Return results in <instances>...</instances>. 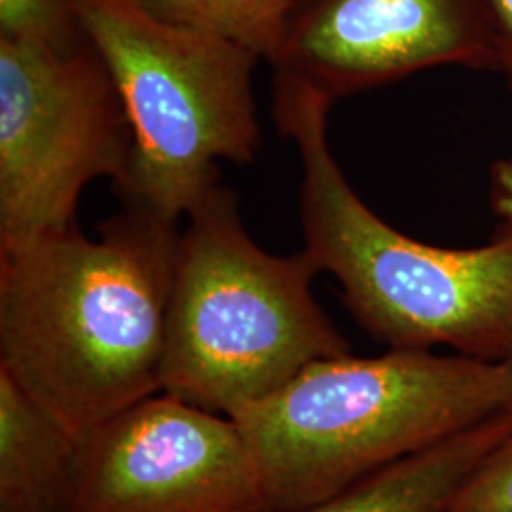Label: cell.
I'll list each match as a JSON object with an SVG mask.
<instances>
[{
	"mask_svg": "<svg viewBox=\"0 0 512 512\" xmlns=\"http://www.w3.org/2000/svg\"><path fill=\"white\" fill-rule=\"evenodd\" d=\"M0 251V370L80 439L162 391L177 224L124 207Z\"/></svg>",
	"mask_w": 512,
	"mask_h": 512,
	"instance_id": "obj_1",
	"label": "cell"
},
{
	"mask_svg": "<svg viewBox=\"0 0 512 512\" xmlns=\"http://www.w3.org/2000/svg\"><path fill=\"white\" fill-rule=\"evenodd\" d=\"M330 107L310 88L274 80L275 124L302 160L304 249L336 277L355 323L389 349L512 359V234L499 228L482 247L448 249L389 226L332 156Z\"/></svg>",
	"mask_w": 512,
	"mask_h": 512,
	"instance_id": "obj_2",
	"label": "cell"
},
{
	"mask_svg": "<svg viewBox=\"0 0 512 512\" xmlns=\"http://www.w3.org/2000/svg\"><path fill=\"white\" fill-rule=\"evenodd\" d=\"M511 408L512 359L387 349L317 361L232 420L249 444L268 509L283 512Z\"/></svg>",
	"mask_w": 512,
	"mask_h": 512,
	"instance_id": "obj_3",
	"label": "cell"
},
{
	"mask_svg": "<svg viewBox=\"0 0 512 512\" xmlns=\"http://www.w3.org/2000/svg\"><path fill=\"white\" fill-rule=\"evenodd\" d=\"M179 234L167 311L162 391L228 418L304 368L351 353L315 300L306 249L266 253L247 234L238 194L215 186Z\"/></svg>",
	"mask_w": 512,
	"mask_h": 512,
	"instance_id": "obj_4",
	"label": "cell"
},
{
	"mask_svg": "<svg viewBox=\"0 0 512 512\" xmlns=\"http://www.w3.org/2000/svg\"><path fill=\"white\" fill-rule=\"evenodd\" d=\"M128 112L135 150L116 194L124 207L179 224L220 184L219 162L260 150L258 55L160 16L145 0H69Z\"/></svg>",
	"mask_w": 512,
	"mask_h": 512,
	"instance_id": "obj_5",
	"label": "cell"
},
{
	"mask_svg": "<svg viewBox=\"0 0 512 512\" xmlns=\"http://www.w3.org/2000/svg\"><path fill=\"white\" fill-rule=\"evenodd\" d=\"M135 137L109 69L86 40L71 54L0 37V251L76 224L82 190L126 181Z\"/></svg>",
	"mask_w": 512,
	"mask_h": 512,
	"instance_id": "obj_6",
	"label": "cell"
},
{
	"mask_svg": "<svg viewBox=\"0 0 512 512\" xmlns=\"http://www.w3.org/2000/svg\"><path fill=\"white\" fill-rule=\"evenodd\" d=\"M71 512H270L238 423L165 391L82 437Z\"/></svg>",
	"mask_w": 512,
	"mask_h": 512,
	"instance_id": "obj_7",
	"label": "cell"
},
{
	"mask_svg": "<svg viewBox=\"0 0 512 512\" xmlns=\"http://www.w3.org/2000/svg\"><path fill=\"white\" fill-rule=\"evenodd\" d=\"M270 65L334 105L437 67L499 73V44L488 0H298Z\"/></svg>",
	"mask_w": 512,
	"mask_h": 512,
	"instance_id": "obj_8",
	"label": "cell"
},
{
	"mask_svg": "<svg viewBox=\"0 0 512 512\" xmlns=\"http://www.w3.org/2000/svg\"><path fill=\"white\" fill-rule=\"evenodd\" d=\"M82 439L0 370V512H71Z\"/></svg>",
	"mask_w": 512,
	"mask_h": 512,
	"instance_id": "obj_9",
	"label": "cell"
},
{
	"mask_svg": "<svg viewBox=\"0 0 512 512\" xmlns=\"http://www.w3.org/2000/svg\"><path fill=\"white\" fill-rule=\"evenodd\" d=\"M511 431L512 408L317 503L283 512H444L480 461Z\"/></svg>",
	"mask_w": 512,
	"mask_h": 512,
	"instance_id": "obj_10",
	"label": "cell"
},
{
	"mask_svg": "<svg viewBox=\"0 0 512 512\" xmlns=\"http://www.w3.org/2000/svg\"><path fill=\"white\" fill-rule=\"evenodd\" d=\"M160 16L272 59L298 0H145Z\"/></svg>",
	"mask_w": 512,
	"mask_h": 512,
	"instance_id": "obj_11",
	"label": "cell"
},
{
	"mask_svg": "<svg viewBox=\"0 0 512 512\" xmlns=\"http://www.w3.org/2000/svg\"><path fill=\"white\" fill-rule=\"evenodd\" d=\"M0 37L37 42L59 54L86 42L69 0H0Z\"/></svg>",
	"mask_w": 512,
	"mask_h": 512,
	"instance_id": "obj_12",
	"label": "cell"
},
{
	"mask_svg": "<svg viewBox=\"0 0 512 512\" xmlns=\"http://www.w3.org/2000/svg\"><path fill=\"white\" fill-rule=\"evenodd\" d=\"M444 512H512V431L480 461Z\"/></svg>",
	"mask_w": 512,
	"mask_h": 512,
	"instance_id": "obj_13",
	"label": "cell"
},
{
	"mask_svg": "<svg viewBox=\"0 0 512 512\" xmlns=\"http://www.w3.org/2000/svg\"><path fill=\"white\" fill-rule=\"evenodd\" d=\"M490 203L501 230L512 234V156L495 160L490 169Z\"/></svg>",
	"mask_w": 512,
	"mask_h": 512,
	"instance_id": "obj_14",
	"label": "cell"
},
{
	"mask_svg": "<svg viewBox=\"0 0 512 512\" xmlns=\"http://www.w3.org/2000/svg\"><path fill=\"white\" fill-rule=\"evenodd\" d=\"M499 44V73L512 93V0H488Z\"/></svg>",
	"mask_w": 512,
	"mask_h": 512,
	"instance_id": "obj_15",
	"label": "cell"
}]
</instances>
